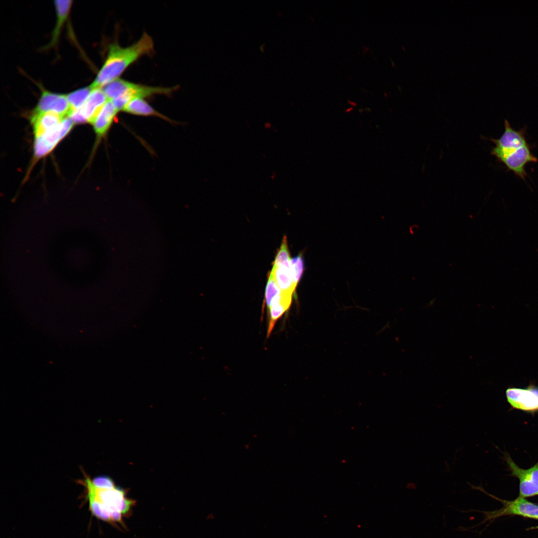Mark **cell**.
Returning a JSON list of instances; mask_svg holds the SVG:
<instances>
[{"mask_svg": "<svg viewBox=\"0 0 538 538\" xmlns=\"http://www.w3.org/2000/svg\"><path fill=\"white\" fill-rule=\"evenodd\" d=\"M530 145L528 144L504 158L501 162L504 163L508 170L513 171L516 175L525 180L527 176L525 167L529 162H537L538 159L531 151Z\"/></svg>", "mask_w": 538, "mask_h": 538, "instance_id": "10", "label": "cell"}, {"mask_svg": "<svg viewBox=\"0 0 538 538\" xmlns=\"http://www.w3.org/2000/svg\"><path fill=\"white\" fill-rule=\"evenodd\" d=\"M122 111L136 116L157 117L168 122L175 123L170 119L156 111L142 98H134L131 100L125 106Z\"/></svg>", "mask_w": 538, "mask_h": 538, "instance_id": "15", "label": "cell"}, {"mask_svg": "<svg viewBox=\"0 0 538 538\" xmlns=\"http://www.w3.org/2000/svg\"><path fill=\"white\" fill-rule=\"evenodd\" d=\"M153 51V40L146 32L137 42L127 47H123L117 42L111 43L108 47L107 58L90 87L92 89L101 88L118 79L133 63L142 56L151 54Z\"/></svg>", "mask_w": 538, "mask_h": 538, "instance_id": "2", "label": "cell"}, {"mask_svg": "<svg viewBox=\"0 0 538 538\" xmlns=\"http://www.w3.org/2000/svg\"><path fill=\"white\" fill-rule=\"evenodd\" d=\"M513 514L538 520V505L519 497L514 501L507 503L505 507L496 513L487 514L488 518L502 515Z\"/></svg>", "mask_w": 538, "mask_h": 538, "instance_id": "11", "label": "cell"}, {"mask_svg": "<svg viewBox=\"0 0 538 538\" xmlns=\"http://www.w3.org/2000/svg\"><path fill=\"white\" fill-rule=\"evenodd\" d=\"M118 112L112 101L109 100L101 108L91 123L98 139L107 134Z\"/></svg>", "mask_w": 538, "mask_h": 538, "instance_id": "12", "label": "cell"}, {"mask_svg": "<svg viewBox=\"0 0 538 538\" xmlns=\"http://www.w3.org/2000/svg\"><path fill=\"white\" fill-rule=\"evenodd\" d=\"M74 124L70 118H64L58 126L43 135L35 137L34 146L35 158L39 159L51 152L70 132Z\"/></svg>", "mask_w": 538, "mask_h": 538, "instance_id": "5", "label": "cell"}, {"mask_svg": "<svg viewBox=\"0 0 538 538\" xmlns=\"http://www.w3.org/2000/svg\"><path fill=\"white\" fill-rule=\"evenodd\" d=\"M290 269L293 283L296 288L304 270V260L302 255L299 254L291 259Z\"/></svg>", "mask_w": 538, "mask_h": 538, "instance_id": "20", "label": "cell"}, {"mask_svg": "<svg viewBox=\"0 0 538 538\" xmlns=\"http://www.w3.org/2000/svg\"><path fill=\"white\" fill-rule=\"evenodd\" d=\"M102 88L108 99L112 101L118 112L122 111L125 106L134 98H143L156 94L169 95L177 88L142 85L119 78Z\"/></svg>", "mask_w": 538, "mask_h": 538, "instance_id": "3", "label": "cell"}, {"mask_svg": "<svg viewBox=\"0 0 538 538\" xmlns=\"http://www.w3.org/2000/svg\"><path fill=\"white\" fill-rule=\"evenodd\" d=\"M505 131L498 139H491L495 146L491 150V154L501 162L510 154L521 147L528 144L525 137V129L516 131L513 129L509 122L505 120Z\"/></svg>", "mask_w": 538, "mask_h": 538, "instance_id": "4", "label": "cell"}, {"mask_svg": "<svg viewBox=\"0 0 538 538\" xmlns=\"http://www.w3.org/2000/svg\"><path fill=\"white\" fill-rule=\"evenodd\" d=\"M72 2L70 0L54 1L57 14L56 24L52 33L51 39L46 48L53 46L57 42L62 27L70 12Z\"/></svg>", "mask_w": 538, "mask_h": 538, "instance_id": "16", "label": "cell"}, {"mask_svg": "<svg viewBox=\"0 0 538 538\" xmlns=\"http://www.w3.org/2000/svg\"><path fill=\"white\" fill-rule=\"evenodd\" d=\"M83 473L84 477L78 483L85 488V499L91 514L99 519L113 525L118 523L125 528L123 517L131 514L135 501L127 497V490L116 486L98 487L87 474L84 471Z\"/></svg>", "mask_w": 538, "mask_h": 538, "instance_id": "1", "label": "cell"}, {"mask_svg": "<svg viewBox=\"0 0 538 538\" xmlns=\"http://www.w3.org/2000/svg\"><path fill=\"white\" fill-rule=\"evenodd\" d=\"M108 100L101 88L92 89L84 105L80 109L73 111L69 118L75 124L91 123Z\"/></svg>", "mask_w": 538, "mask_h": 538, "instance_id": "8", "label": "cell"}, {"mask_svg": "<svg viewBox=\"0 0 538 538\" xmlns=\"http://www.w3.org/2000/svg\"><path fill=\"white\" fill-rule=\"evenodd\" d=\"M293 295L281 291L272 301L268 309L269 320L268 329V336L271 334L275 323L290 306Z\"/></svg>", "mask_w": 538, "mask_h": 538, "instance_id": "14", "label": "cell"}, {"mask_svg": "<svg viewBox=\"0 0 538 538\" xmlns=\"http://www.w3.org/2000/svg\"><path fill=\"white\" fill-rule=\"evenodd\" d=\"M92 90V89L90 86H89L88 87L79 89L66 95L67 100L70 106L71 113L75 110L80 109L84 105Z\"/></svg>", "mask_w": 538, "mask_h": 538, "instance_id": "18", "label": "cell"}, {"mask_svg": "<svg viewBox=\"0 0 538 538\" xmlns=\"http://www.w3.org/2000/svg\"><path fill=\"white\" fill-rule=\"evenodd\" d=\"M532 529H538V526H537V527H535V528H534V527H533V528H532Z\"/></svg>", "mask_w": 538, "mask_h": 538, "instance_id": "22", "label": "cell"}, {"mask_svg": "<svg viewBox=\"0 0 538 538\" xmlns=\"http://www.w3.org/2000/svg\"><path fill=\"white\" fill-rule=\"evenodd\" d=\"M505 459L512 475L520 481V497L525 498L538 495V462L532 467H519L507 454Z\"/></svg>", "mask_w": 538, "mask_h": 538, "instance_id": "7", "label": "cell"}, {"mask_svg": "<svg viewBox=\"0 0 538 538\" xmlns=\"http://www.w3.org/2000/svg\"><path fill=\"white\" fill-rule=\"evenodd\" d=\"M291 258L289 252L287 240L285 237L282 240L281 245L276 255L273 267L290 266Z\"/></svg>", "mask_w": 538, "mask_h": 538, "instance_id": "19", "label": "cell"}, {"mask_svg": "<svg viewBox=\"0 0 538 538\" xmlns=\"http://www.w3.org/2000/svg\"><path fill=\"white\" fill-rule=\"evenodd\" d=\"M281 290L277 286L271 271L268 276V280L265 290V301L268 308L270 307L272 301Z\"/></svg>", "mask_w": 538, "mask_h": 538, "instance_id": "21", "label": "cell"}, {"mask_svg": "<svg viewBox=\"0 0 538 538\" xmlns=\"http://www.w3.org/2000/svg\"><path fill=\"white\" fill-rule=\"evenodd\" d=\"M271 272L281 291L293 295L296 288L293 283L290 266L272 267Z\"/></svg>", "mask_w": 538, "mask_h": 538, "instance_id": "17", "label": "cell"}, {"mask_svg": "<svg viewBox=\"0 0 538 538\" xmlns=\"http://www.w3.org/2000/svg\"><path fill=\"white\" fill-rule=\"evenodd\" d=\"M506 396L514 408L530 412L538 411V387L533 384L526 388L509 387Z\"/></svg>", "mask_w": 538, "mask_h": 538, "instance_id": "6", "label": "cell"}, {"mask_svg": "<svg viewBox=\"0 0 538 538\" xmlns=\"http://www.w3.org/2000/svg\"><path fill=\"white\" fill-rule=\"evenodd\" d=\"M41 97L33 112H51L61 116L67 114L69 104L66 96L42 89Z\"/></svg>", "mask_w": 538, "mask_h": 538, "instance_id": "9", "label": "cell"}, {"mask_svg": "<svg viewBox=\"0 0 538 538\" xmlns=\"http://www.w3.org/2000/svg\"><path fill=\"white\" fill-rule=\"evenodd\" d=\"M63 117L51 112H33L31 122L35 137L40 136L58 126L63 121Z\"/></svg>", "mask_w": 538, "mask_h": 538, "instance_id": "13", "label": "cell"}]
</instances>
